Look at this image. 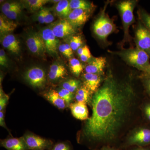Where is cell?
<instances>
[{
	"label": "cell",
	"mask_w": 150,
	"mask_h": 150,
	"mask_svg": "<svg viewBox=\"0 0 150 150\" xmlns=\"http://www.w3.org/2000/svg\"><path fill=\"white\" fill-rule=\"evenodd\" d=\"M133 75L120 79L108 72L92 97V113L83 129V139L95 150L119 148L129 131L139 124L141 99Z\"/></svg>",
	"instance_id": "obj_1"
},
{
	"label": "cell",
	"mask_w": 150,
	"mask_h": 150,
	"mask_svg": "<svg viewBox=\"0 0 150 150\" xmlns=\"http://www.w3.org/2000/svg\"><path fill=\"white\" fill-rule=\"evenodd\" d=\"M108 53L119 56L126 64L146 72L150 67V58L147 54L137 48L123 49L118 51H108Z\"/></svg>",
	"instance_id": "obj_2"
},
{
	"label": "cell",
	"mask_w": 150,
	"mask_h": 150,
	"mask_svg": "<svg viewBox=\"0 0 150 150\" xmlns=\"http://www.w3.org/2000/svg\"><path fill=\"white\" fill-rule=\"evenodd\" d=\"M150 146V125L139 124L131 130L119 146L120 149H127L133 146Z\"/></svg>",
	"instance_id": "obj_3"
},
{
	"label": "cell",
	"mask_w": 150,
	"mask_h": 150,
	"mask_svg": "<svg viewBox=\"0 0 150 150\" xmlns=\"http://www.w3.org/2000/svg\"><path fill=\"white\" fill-rule=\"evenodd\" d=\"M138 1L127 0L121 1L117 3L116 7L119 11L122 20L124 36L122 43L129 42L131 40V35L129 34L130 26L135 21L134 11Z\"/></svg>",
	"instance_id": "obj_4"
},
{
	"label": "cell",
	"mask_w": 150,
	"mask_h": 150,
	"mask_svg": "<svg viewBox=\"0 0 150 150\" xmlns=\"http://www.w3.org/2000/svg\"><path fill=\"white\" fill-rule=\"evenodd\" d=\"M107 6V4H106L93 25L95 35L100 40L104 41L106 40L110 34L115 31V25L113 21L105 12Z\"/></svg>",
	"instance_id": "obj_5"
},
{
	"label": "cell",
	"mask_w": 150,
	"mask_h": 150,
	"mask_svg": "<svg viewBox=\"0 0 150 150\" xmlns=\"http://www.w3.org/2000/svg\"><path fill=\"white\" fill-rule=\"evenodd\" d=\"M24 78L30 85L35 88H42L46 83V73L39 67H33L28 70L24 74Z\"/></svg>",
	"instance_id": "obj_6"
},
{
	"label": "cell",
	"mask_w": 150,
	"mask_h": 150,
	"mask_svg": "<svg viewBox=\"0 0 150 150\" xmlns=\"http://www.w3.org/2000/svg\"><path fill=\"white\" fill-rule=\"evenodd\" d=\"M135 36L137 48L146 52L150 58V32L139 21L135 31Z\"/></svg>",
	"instance_id": "obj_7"
},
{
	"label": "cell",
	"mask_w": 150,
	"mask_h": 150,
	"mask_svg": "<svg viewBox=\"0 0 150 150\" xmlns=\"http://www.w3.org/2000/svg\"><path fill=\"white\" fill-rule=\"evenodd\" d=\"M28 150H50L53 142L31 133L25 134L23 137Z\"/></svg>",
	"instance_id": "obj_8"
},
{
	"label": "cell",
	"mask_w": 150,
	"mask_h": 150,
	"mask_svg": "<svg viewBox=\"0 0 150 150\" xmlns=\"http://www.w3.org/2000/svg\"><path fill=\"white\" fill-rule=\"evenodd\" d=\"M26 45L33 54L43 56L46 53V47L42 36L37 33H31L26 39Z\"/></svg>",
	"instance_id": "obj_9"
},
{
	"label": "cell",
	"mask_w": 150,
	"mask_h": 150,
	"mask_svg": "<svg viewBox=\"0 0 150 150\" xmlns=\"http://www.w3.org/2000/svg\"><path fill=\"white\" fill-rule=\"evenodd\" d=\"M51 29L57 38L69 37L76 33L75 27L67 19L56 22Z\"/></svg>",
	"instance_id": "obj_10"
},
{
	"label": "cell",
	"mask_w": 150,
	"mask_h": 150,
	"mask_svg": "<svg viewBox=\"0 0 150 150\" xmlns=\"http://www.w3.org/2000/svg\"><path fill=\"white\" fill-rule=\"evenodd\" d=\"M40 35L45 43L46 52L51 55L57 54L59 40L54 35L51 28H46L42 30Z\"/></svg>",
	"instance_id": "obj_11"
},
{
	"label": "cell",
	"mask_w": 150,
	"mask_h": 150,
	"mask_svg": "<svg viewBox=\"0 0 150 150\" xmlns=\"http://www.w3.org/2000/svg\"><path fill=\"white\" fill-rule=\"evenodd\" d=\"M91 12L80 9L72 10L67 19L75 28L80 27L88 20Z\"/></svg>",
	"instance_id": "obj_12"
},
{
	"label": "cell",
	"mask_w": 150,
	"mask_h": 150,
	"mask_svg": "<svg viewBox=\"0 0 150 150\" xmlns=\"http://www.w3.org/2000/svg\"><path fill=\"white\" fill-rule=\"evenodd\" d=\"M106 62L107 61L105 57L92 58L85 68L86 73L103 76Z\"/></svg>",
	"instance_id": "obj_13"
},
{
	"label": "cell",
	"mask_w": 150,
	"mask_h": 150,
	"mask_svg": "<svg viewBox=\"0 0 150 150\" xmlns=\"http://www.w3.org/2000/svg\"><path fill=\"white\" fill-rule=\"evenodd\" d=\"M104 79L102 76L86 73L83 75V85L93 94L99 89Z\"/></svg>",
	"instance_id": "obj_14"
},
{
	"label": "cell",
	"mask_w": 150,
	"mask_h": 150,
	"mask_svg": "<svg viewBox=\"0 0 150 150\" xmlns=\"http://www.w3.org/2000/svg\"><path fill=\"white\" fill-rule=\"evenodd\" d=\"M1 42L3 47L13 54L18 55L20 53V43L13 34L9 33L3 35Z\"/></svg>",
	"instance_id": "obj_15"
},
{
	"label": "cell",
	"mask_w": 150,
	"mask_h": 150,
	"mask_svg": "<svg viewBox=\"0 0 150 150\" xmlns=\"http://www.w3.org/2000/svg\"><path fill=\"white\" fill-rule=\"evenodd\" d=\"M1 145L7 150H28L23 137L1 140Z\"/></svg>",
	"instance_id": "obj_16"
},
{
	"label": "cell",
	"mask_w": 150,
	"mask_h": 150,
	"mask_svg": "<svg viewBox=\"0 0 150 150\" xmlns=\"http://www.w3.org/2000/svg\"><path fill=\"white\" fill-rule=\"evenodd\" d=\"M86 104L84 102L71 103L69 107L74 117L79 120H87L88 118V110Z\"/></svg>",
	"instance_id": "obj_17"
},
{
	"label": "cell",
	"mask_w": 150,
	"mask_h": 150,
	"mask_svg": "<svg viewBox=\"0 0 150 150\" xmlns=\"http://www.w3.org/2000/svg\"><path fill=\"white\" fill-rule=\"evenodd\" d=\"M67 75V71L64 65L59 63H54L49 69L48 76L51 81H57L65 77Z\"/></svg>",
	"instance_id": "obj_18"
},
{
	"label": "cell",
	"mask_w": 150,
	"mask_h": 150,
	"mask_svg": "<svg viewBox=\"0 0 150 150\" xmlns=\"http://www.w3.org/2000/svg\"><path fill=\"white\" fill-rule=\"evenodd\" d=\"M46 99L51 102L54 106L60 109H64L67 107V105L65 100L59 95L57 91L51 90L45 94Z\"/></svg>",
	"instance_id": "obj_19"
},
{
	"label": "cell",
	"mask_w": 150,
	"mask_h": 150,
	"mask_svg": "<svg viewBox=\"0 0 150 150\" xmlns=\"http://www.w3.org/2000/svg\"><path fill=\"white\" fill-rule=\"evenodd\" d=\"M17 23L8 18H5L3 16H0V33L1 35L9 34L17 27Z\"/></svg>",
	"instance_id": "obj_20"
},
{
	"label": "cell",
	"mask_w": 150,
	"mask_h": 150,
	"mask_svg": "<svg viewBox=\"0 0 150 150\" xmlns=\"http://www.w3.org/2000/svg\"><path fill=\"white\" fill-rule=\"evenodd\" d=\"M71 11L70 6V1L67 0L60 1L55 7L56 13L60 17L67 18Z\"/></svg>",
	"instance_id": "obj_21"
},
{
	"label": "cell",
	"mask_w": 150,
	"mask_h": 150,
	"mask_svg": "<svg viewBox=\"0 0 150 150\" xmlns=\"http://www.w3.org/2000/svg\"><path fill=\"white\" fill-rule=\"evenodd\" d=\"M91 93L83 85L76 92L75 99L76 102L91 103Z\"/></svg>",
	"instance_id": "obj_22"
},
{
	"label": "cell",
	"mask_w": 150,
	"mask_h": 150,
	"mask_svg": "<svg viewBox=\"0 0 150 150\" xmlns=\"http://www.w3.org/2000/svg\"><path fill=\"white\" fill-rule=\"evenodd\" d=\"M70 6L72 10L80 9L92 11L94 8L92 3L85 0H71L70 1Z\"/></svg>",
	"instance_id": "obj_23"
},
{
	"label": "cell",
	"mask_w": 150,
	"mask_h": 150,
	"mask_svg": "<svg viewBox=\"0 0 150 150\" xmlns=\"http://www.w3.org/2000/svg\"><path fill=\"white\" fill-rule=\"evenodd\" d=\"M69 67L71 72L77 77H79L83 69L81 63L76 58H71L69 60Z\"/></svg>",
	"instance_id": "obj_24"
},
{
	"label": "cell",
	"mask_w": 150,
	"mask_h": 150,
	"mask_svg": "<svg viewBox=\"0 0 150 150\" xmlns=\"http://www.w3.org/2000/svg\"><path fill=\"white\" fill-rule=\"evenodd\" d=\"M139 20L141 23L150 32V14L143 8H140L138 11Z\"/></svg>",
	"instance_id": "obj_25"
},
{
	"label": "cell",
	"mask_w": 150,
	"mask_h": 150,
	"mask_svg": "<svg viewBox=\"0 0 150 150\" xmlns=\"http://www.w3.org/2000/svg\"><path fill=\"white\" fill-rule=\"evenodd\" d=\"M81 82L75 79H71L66 81L62 84V88L67 89L74 93L79 88Z\"/></svg>",
	"instance_id": "obj_26"
},
{
	"label": "cell",
	"mask_w": 150,
	"mask_h": 150,
	"mask_svg": "<svg viewBox=\"0 0 150 150\" xmlns=\"http://www.w3.org/2000/svg\"><path fill=\"white\" fill-rule=\"evenodd\" d=\"M48 1V0H27L25 3L30 10L35 11L41 9Z\"/></svg>",
	"instance_id": "obj_27"
},
{
	"label": "cell",
	"mask_w": 150,
	"mask_h": 150,
	"mask_svg": "<svg viewBox=\"0 0 150 150\" xmlns=\"http://www.w3.org/2000/svg\"><path fill=\"white\" fill-rule=\"evenodd\" d=\"M142 115L147 123L150 125V99H145L141 106Z\"/></svg>",
	"instance_id": "obj_28"
},
{
	"label": "cell",
	"mask_w": 150,
	"mask_h": 150,
	"mask_svg": "<svg viewBox=\"0 0 150 150\" xmlns=\"http://www.w3.org/2000/svg\"><path fill=\"white\" fill-rule=\"evenodd\" d=\"M81 61L87 62L91 59V54L88 46L86 45L81 46L77 51Z\"/></svg>",
	"instance_id": "obj_29"
},
{
	"label": "cell",
	"mask_w": 150,
	"mask_h": 150,
	"mask_svg": "<svg viewBox=\"0 0 150 150\" xmlns=\"http://www.w3.org/2000/svg\"><path fill=\"white\" fill-rule=\"evenodd\" d=\"M69 43L73 51H77L82 46V38L79 35H73L69 37Z\"/></svg>",
	"instance_id": "obj_30"
},
{
	"label": "cell",
	"mask_w": 150,
	"mask_h": 150,
	"mask_svg": "<svg viewBox=\"0 0 150 150\" xmlns=\"http://www.w3.org/2000/svg\"><path fill=\"white\" fill-rule=\"evenodd\" d=\"M60 97L65 100L67 105H69L74 98V93L64 88L57 91Z\"/></svg>",
	"instance_id": "obj_31"
},
{
	"label": "cell",
	"mask_w": 150,
	"mask_h": 150,
	"mask_svg": "<svg viewBox=\"0 0 150 150\" xmlns=\"http://www.w3.org/2000/svg\"><path fill=\"white\" fill-rule=\"evenodd\" d=\"M59 51L67 58L71 59L73 56V50L69 43H63L59 45Z\"/></svg>",
	"instance_id": "obj_32"
},
{
	"label": "cell",
	"mask_w": 150,
	"mask_h": 150,
	"mask_svg": "<svg viewBox=\"0 0 150 150\" xmlns=\"http://www.w3.org/2000/svg\"><path fill=\"white\" fill-rule=\"evenodd\" d=\"M20 4L17 2H7L3 4L1 6V9L4 15L8 12L12 10L13 9L21 6Z\"/></svg>",
	"instance_id": "obj_33"
},
{
	"label": "cell",
	"mask_w": 150,
	"mask_h": 150,
	"mask_svg": "<svg viewBox=\"0 0 150 150\" xmlns=\"http://www.w3.org/2000/svg\"><path fill=\"white\" fill-rule=\"evenodd\" d=\"M21 12V6L18 7L13 9L12 10L8 12L7 13L5 14L4 15L9 19L13 20L16 19L20 15Z\"/></svg>",
	"instance_id": "obj_34"
},
{
	"label": "cell",
	"mask_w": 150,
	"mask_h": 150,
	"mask_svg": "<svg viewBox=\"0 0 150 150\" xmlns=\"http://www.w3.org/2000/svg\"><path fill=\"white\" fill-rule=\"evenodd\" d=\"M140 79L145 92L150 98V76L143 74L140 76Z\"/></svg>",
	"instance_id": "obj_35"
},
{
	"label": "cell",
	"mask_w": 150,
	"mask_h": 150,
	"mask_svg": "<svg viewBox=\"0 0 150 150\" xmlns=\"http://www.w3.org/2000/svg\"><path fill=\"white\" fill-rule=\"evenodd\" d=\"M50 150H73L72 147L68 143L61 142L52 146Z\"/></svg>",
	"instance_id": "obj_36"
},
{
	"label": "cell",
	"mask_w": 150,
	"mask_h": 150,
	"mask_svg": "<svg viewBox=\"0 0 150 150\" xmlns=\"http://www.w3.org/2000/svg\"><path fill=\"white\" fill-rule=\"evenodd\" d=\"M9 100V96L4 93L2 89L1 88L0 93V111H3L6 107Z\"/></svg>",
	"instance_id": "obj_37"
},
{
	"label": "cell",
	"mask_w": 150,
	"mask_h": 150,
	"mask_svg": "<svg viewBox=\"0 0 150 150\" xmlns=\"http://www.w3.org/2000/svg\"><path fill=\"white\" fill-rule=\"evenodd\" d=\"M44 13V21L46 24L51 23L54 20V16L48 8H43Z\"/></svg>",
	"instance_id": "obj_38"
},
{
	"label": "cell",
	"mask_w": 150,
	"mask_h": 150,
	"mask_svg": "<svg viewBox=\"0 0 150 150\" xmlns=\"http://www.w3.org/2000/svg\"><path fill=\"white\" fill-rule=\"evenodd\" d=\"M0 65L2 67H7L8 66V59L4 50H0Z\"/></svg>",
	"instance_id": "obj_39"
},
{
	"label": "cell",
	"mask_w": 150,
	"mask_h": 150,
	"mask_svg": "<svg viewBox=\"0 0 150 150\" xmlns=\"http://www.w3.org/2000/svg\"><path fill=\"white\" fill-rule=\"evenodd\" d=\"M38 20L40 23H45L44 21V8H42L38 12L37 16Z\"/></svg>",
	"instance_id": "obj_40"
},
{
	"label": "cell",
	"mask_w": 150,
	"mask_h": 150,
	"mask_svg": "<svg viewBox=\"0 0 150 150\" xmlns=\"http://www.w3.org/2000/svg\"><path fill=\"white\" fill-rule=\"evenodd\" d=\"M0 125L1 126L5 128L6 129H7L5 122L4 113V110L0 111Z\"/></svg>",
	"instance_id": "obj_41"
},
{
	"label": "cell",
	"mask_w": 150,
	"mask_h": 150,
	"mask_svg": "<svg viewBox=\"0 0 150 150\" xmlns=\"http://www.w3.org/2000/svg\"><path fill=\"white\" fill-rule=\"evenodd\" d=\"M128 150H150V146H133L127 149Z\"/></svg>",
	"instance_id": "obj_42"
},
{
	"label": "cell",
	"mask_w": 150,
	"mask_h": 150,
	"mask_svg": "<svg viewBox=\"0 0 150 150\" xmlns=\"http://www.w3.org/2000/svg\"><path fill=\"white\" fill-rule=\"evenodd\" d=\"M95 150H121V149L115 147L105 146Z\"/></svg>",
	"instance_id": "obj_43"
},
{
	"label": "cell",
	"mask_w": 150,
	"mask_h": 150,
	"mask_svg": "<svg viewBox=\"0 0 150 150\" xmlns=\"http://www.w3.org/2000/svg\"><path fill=\"white\" fill-rule=\"evenodd\" d=\"M149 68H150V67H149Z\"/></svg>",
	"instance_id": "obj_44"
}]
</instances>
